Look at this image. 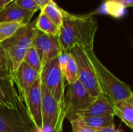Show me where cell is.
<instances>
[{"instance_id":"4316f807","label":"cell","mask_w":133,"mask_h":132,"mask_svg":"<svg viewBox=\"0 0 133 132\" xmlns=\"http://www.w3.org/2000/svg\"><path fill=\"white\" fill-rule=\"evenodd\" d=\"M97 132H122L120 129H116L115 126L113 127H106L98 129Z\"/></svg>"},{"instance_id":"d6986e66","label":"cell","mask_w":133,"mask_h":132,"mask_svg":"<svg viewBox=\"0 0 133 132\" xmlns=\"http://www.w3.org/2000/svg\"><path fill=\"white\" fill-rule=\"evenodd\" d=\"M62 9L58 6V5L53 1L51 0L41 10V12L44 13L51 22H53L58 28H60L62 23Z\"/></svg>"},{"instance_id":"7402d4cb","label":"cell","mask_w":133,"mask_h":132,"mask_svg":"<svg viewBox=\"0 0 133 132\" xmlns=\"http://www.w3.org/2000/svg\"><path fill=\"white\" fill-rule=\"evenodd\" d=\"M103 9L104 12L115 18L122 17L125 12V9L123 6L112 2H105L103 5Z\"/></svg>"},{"instance_id":"5bb4252c","label":"cell","mask_w":133,"mask_h":132,"mask_svg":"<svg viewBox=\"0 0 133 132\" xmlns=\"http://www.w3.org/2000/svg\"><path fill=\"white\" fill-rule=\"evenodd\" d=\"M34 12L18 7L13 2L0 9V23H18L24 26L30 23Z\"/></svg>"},{"instance_id":"9a60e30c","label":"cell","mask_w":133,"mask_h":132,"mask_svg":"<svg viewBox=\"0 0 133 132\" xmlns=\"http://www.w3.org/2000/svg\"><path fill=\"white\" fill-rule=\"evenodd\" d=\"M114 115L129 128H133V96L114 102Z\"/></svg>"},{"instance_id":"ffe728a7","label":"cell","mask_w":133,"mask_h":132,"mask_svg":"<svg viewBox=\"0 0 133 132\" xmlns=\"http://www.w3.org/2000/svg\"><path fill=\"white\" fill-rule=\"evenodd\" d=\"M23 62H25L28 66H30L31 68L35 70L41 75V73L42 71L41 62L36 50L34 49L33 46H31L30 49L28 50V51L26 52L23 58Z\"/></svg>"},{"instance_id":"277c9868","label":"cell","mask_w":133,"mask_h":132,"mask_svg":"<svg viewBox=\"0 0 133 132\" xmlns=\"http://www.w3.org/2000/svg\"><path fill=\"white\" fill-rule=\"evenodd\" d=\"M41 83L50 92L58 105L62 120H65V78L60 65L59 57L48 62L42 68Z\"/></svg>"},{"instance_id":"9c48e42d","label":"cell","mask_w":133,"mask_h":132,"mask_svg":"<svg viewBox=\"0 0 133 132\" xmlns=\"http://www.w3.org/2000/svg\"><path fill=\"white\" fill-rule=\"evenodd\" d=\"M32 46L36 50L43 67L62 54L58 36L45 34L36 29Z\"/></svg>"},{"instance_id":"52a82bcc","label":"cell","mask_w":133,"mask_h":132,"mask_svg":"<svg viewBox=\"0 0 133 132\" xmlns=\"http://www.w3.org/2000/svg\"><path fill=\"white\" fill-rule=\"evenodd\" d=\"M41 93V132H62L64 121L61 118L58 105L50 92L42 83Z\"/></svg>"},{"instance_id":"2e32d148","label":"cell","mask_w":133,"mask_h":132,"mask_svg":"<svg viewBox=\"0 0 133 132\" xmlns=\"http://www.w3.org/2000/svg\"><path fill=\"white\" fill-rule=\"evenodd\" d=\"M79 120L87 126L98 130L102 128L106 127H113L115 125V115L108 114L97 117H83L79 118Z\"/></svg>"},{"instance_id":"7c38bea8","label":"cell","mask_w":133,"mask_h":132,"mask_svg":"<svg viewBox=\"0 0 133 132\" xmlns=\"http://www.w3.org/2000/svg\"><path fill=\"white\" fill-rule=\"evenodd\" d=\"M0 107L10 110L25 108L12 78L0 77Z\"/></svg>"},{"instance_id":"7a4b0ae2","label":"cell","mask_w":133,"mask_h":132,"mask_svg":"<svg viewBox=\"0 0 133 132\" xmlns=\"http://www.w3.org/2000/svg\"><path fill=\"white\" fill-rule=\"evenodd\" d=\"M94 68L101 92L112 101L127 99L133 96L129 86L118 79L98 59L94 50H85Z\"/></svg>"},{"instance_id":"484cf974","label":"cell","mask_w":133,"mask_h":132,"mask_svg":"<svg viewBox=\"0 0 133 132\" xmlns=\"http://www.w3.org/2000/svg\"><path fill=\"white\" fill-rule=\"evenodd\" d=\"M105 2H112L115 3H117L122 6H123L125 9L132 6L133 0H104Z\"/></svg>"},{"instance_id":"d4e9b609","label":"cell","mask_w":133,"mask_h":132,"mask_svg":"<svg viewBox=\"0 0 133 132\" xmlns=\"http://www.w3.org/2000/svg\"><path fill=\"white\" fill-rule=\"evenodd\" d=\"M70 124L72 132H97V131L94 128L87 126L79 119L71 121Z\"/></svg>"},{"instance_id":"cb8c5ba5","label":"cell","mask_w":133,"mask_h":132,"mask_svg":"<svg viewBox=\"0 0 133 132\" xmlns=\"http://www.w3.org/2000/svg\"><path fill=\"white\" fill-rule=\"evenodd\" d=\"M13 2L18 7H19L24 10H26V11L33 12L34 13L38 10L41 11L40 7L37 5V4L34 0H14Z\"/></svg>"},{"instance_id":"6da1fadb","label":"cell","mask_w":133,"mask_h":132,"mask_svg":"<svg viewBox=\"0 0 133 132\" xmlns=\"http://www.w3.org/2000/svg\"><path fill=\"white\" fill-rule=\"evenodd\" d=\"M62 23L58 35L62 53L79 46L84 50H94V38L98 24L93 15L79 16L71 14L63 9Z\"/></svg>"},{"instance_id":"603a6c76","label":"cell","mask_w":133,"mask_h":132,"mask_svg":"<svg viewBox=\"0 0 133 132\" xmlns=\"http://www.w3.org/2000/svg\"><path fill=\"white\" fill-rule=\"evenodd\" d=\"M0 77L1 78H12L9 69L7 58L5 53L0 45ZM13 79V78H12Z\"/></svg>"},{"instance_id":"f1b7e54d","label":"cell","mask_w":133,"mask_h":132,"mask_svg":"<svg viewBox=\"0 0 133 132\" xmlns=\"http://www.w3.org/2000/svg\"><path fill=\"white\" fill-rule=\"evenodd\" d=\"M14 0H0V9L8 5L9 3L12 2Z\"/></svg>"},{"instance_id":"83f0119b","label":"cell","mask_w":133,"mask_h":132,"mask_svg":"<svg viewBox=\"0 0 133 132\" xmlns=\"http://www.w3.org/2000/svg\"><path fill=\"white\" fill-rule=\"evenodd\" d=\"M34 1L37 4V5L40 7L41 10L51 0H34Z\"/></svg>"},{"instance_id":"e0dca14e","label":"cell","mask_w":133,"mask_h":132,"mask_svg":"<svg viewBox=\"0 0 133 132\" xmlns=\"http://www.w3.org/2000/svg\"><path fill=\"white\" fill-rule=\"evenodd\" d=\"M62 68V73L65 78V82L69 85L74 84L79 80V74H78V68L76 63L75 59L73 57L67 53V58L64 64V65Z\"/></svg>"},{"instance_id":"44dd1931","label":"cell","mask_w":133,"mask_h":132,"mask_svg":"<svg viewBox=\"0 0 133 132\" xmlns=\"http://www.w3.org/2000/svg\"><path fill=\"white\" fill-rule=\"evenodd\" d=\"M23 25L18 23H0V44L12 36Z\"/></svg>"},{"instance_id":"8fae6325","label":"cell","mask_w":133,"mask_h":132,"mask_svg":"<svg viewBox=\"0 0 133 132\" xmlns=\"http://www.w3.org/2000/svg\"><path fill=\"white\" fill-rule=\"evenodd\" d=\"M39 78L40 75L23 61L17 68L13 75V81L23 103L30 88Z\"/></svg>"},{"instance_id":"30bf717a","label":"cell","mask_w":133,"mask_h":132,"mask_svg":"<svg viewBox=\"0 0 133 132\" xmlns=\"http://www.w3.org/2000/svg\"><path fill=\"white\" fill-rule=\"evenodd\" d=\"M25 108L27 116L31 121L34 128L37 132L42 130V117H41V82L39 78L32 86L28 92L24 101Z\"/></svg>"},{"instance_id":"3957f363","label":"cell","mask_w":133,"mask_h":132,"mask_svg":"<svg viewBox=\"0 0 133 132\" xmlns=\"http://www.w3.org/2000/svg\"><path fill=\"white\" fill-rule=\"evenodd\" d=\"M35 31V22L30 23L19 27L12 36L0 44L5 53L9 69L12 78L17 68L23 61L26 52L32 46Z\"/></svg>"},{"instance_id":"ba28073f","label":"cell","mask_w":133,"mask_h":132,"mask_svg":"<svg viewBox=\"0 0 133 132\" xmlns=\"http://www.w3.org/2000/svg\"><path fill=\"white\" fill-rule=\"evenodd\" d=\"M26 108L10 110L0 107V132H33Z\"/></svg>"},{"instance_id":"f546056e","label":"cell","mask_w":133,"mask_h":132,"mask_svg":"<svg viewBox=\"0 0 133 132\" xmlns=\"http://www.w3.org/2000/svg\"><path fill=\"white\" fill-rule=\"evenodd\" d=\"M33 132H37V131H36V130H35V129H34V131H33Z\"/></svg>"},{"instance_id":"4fadbf2b","label":"cell","mask_w":133,"mask_h":132,"mask_svg":"<svg viewBox=\"0 0 133 132\" xmlns=\"http://www.w3.org/2000/svg\"><path fill=\"white\" fill-rule=\"evenodd\" d=\"M113 105L114 101H112L106 95L101 93L97 97L94 98V101L79 114V119L108 114L114 115Z\"/></svg>"},{"instance_id":"ac0fdd59","label":"cell","mask_w":133,"mask_h":132,"mask_svg":"<svg viewBox=\"0 0 133 132\" xmlns=\"http://www.w3.org/2000/svg\"><path fill=\"white\" fill-rule=\"evenodd\" d=\"M35 28L45 34L51 36H58L59 33V28L41 12L35 21Z\"/></svg>"},{"instance_id":"8992f818","label":"cell","mask_w":133,"mask_h":132,"mask_svg":"<svg viewBox=\"0 0 133 132\" xmlns=\"http://www.w3.org/2000/svg\"><path fill=\"white\" fill-rule=\"evenodd\" d=\"M65 53L70 54L76 61L78 68L79 81L93 97H97L101 92L96 79L94 68L86 51L79 46H75Z\"/></svg>"},{"instance_id":"5b68a950","label":"cell","mask_w":133,"mask_h":132,"mask_svg":"<svg viewBox=\"0 0 133 132\" xmlns=\"http://www.w3.org/2000/svg\"><path fill=\"white\" fill-rule=\"evenodd\" d=\"M94 100L81 82L78 80L69 85L65 94V118L69 122L78 120L79 114L84 110Z\"/></svg>"}]
</instances>
